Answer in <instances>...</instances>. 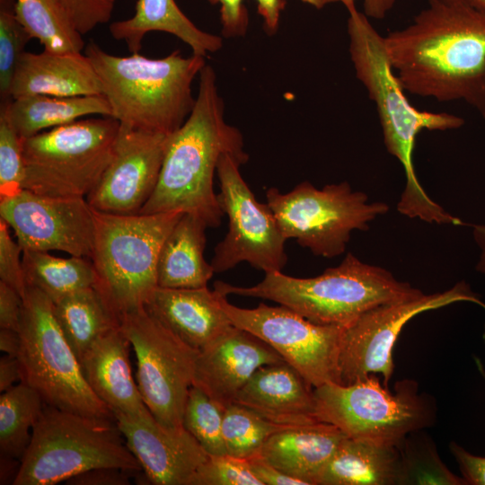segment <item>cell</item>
<instances>
[{
  "instance_id": "obj_1",
  "label": "cell",
  "mask_w": 485,
  "mask_h": 485,
  "mask_svg": "<svg viewBox=\"0 0 485 485\" xmlns=\"http://www.w3.org/2000/svg\"><path fill=\"white\" fill-rule=\"evenodd\" d=\"M384 42L404 90L440 101L461 100L485 117V13L428 0Z\"/></svg>"
},
{
  "instance_id": "obj_2",
  "label": "cell",
  "mask_w": 485,
  "mask_h": 485,
  "mask_svg": "<svg viewBox=\"0 0 485 485\" xmlns=\"http://www.w3.org/2000/svg\"><path fill=\"white\" fill-rule=\"evenodd\" d=\"M214 68L199 73L198 93L183 125L167 138L156 186L140 214L180 211L216 228L225 215L214 190V176L225 154L248 161L240 130L224 117Z\"/></svg>"
},
{
  "instance_id": "obj_3",
  "label": "cell",
  "mask_w": 485,
  "mask_h": 485,
  "mask_svg": "<svg viewBox=\"0 0 485 485\" xmlns=\"http://www.w3.org/2000/svg\"><path fill=\"white\" fill-rule=\"evenodd\" d=\"M349 54L356 76L375 103L386 150L398 159L406 186L397 204L398 211L428 223L459 225L461 219L433 201L420 185L413 166L416 138L421 130H450L464 124L462 117L446 112L419 110L409 101L392 68L384 37L356 4L347 8Z\"/></svg>"
},
{
  "instance_id": "obj_4",
  "label": "cell",
  "mask_w": 485,
  "mask_h": 485,
  "mask_svg": "<svg viewBox=\"0 0 485 485\" xmlns=\"http://www.w3.org/2000/svg\"><path fill=\"white\" fill-rule=\"evenodd\" d=\"M84 54L121 126L171 136L190 116L196 101L192 84L206 65L204 57H184L178 50L162 58L119 57L94 42Z\"/></svg>"
},
{
  "instance_id": "obj_5",
  "label": "cell",
  "mask_w": 485,
  "mask_h": 485,
  "mask_svg": "<svg viewBox=\"0 0 485 485\" xmlns=\"http://www.w3.org/2000/svg\"><path fill=\"white\" fill-rule=\"evenodd\" d=\"M215 290L227 296L259 297L277 302L318 324L348 326L376 306L398 303L424 295L407 282L378 266L362 262L348 253L340 264L313 278H300L281 271L265 273L252 287H237L223 281Z\"/></svg>"
},
{
  "instance_id": "obj_6",
  "label": "cell",
  "mask_w": 485,
  "mask_h": 485,
  "mask_svg": "<svg viewBox=\"0 0 485 485\" xmlns=\"http://www.w3.org/2000/svg\"><path fill=\"white\" fill-rule=\"evenodd\" d=\"M123 438L115 419L45 404L13 485H54L102 467L140 472Z\"/></svg>"
},
{
  "instance_id": "obj_7",
  "label": "cell",
  "mask_w": 485,
  "mask_h": 485,
  "mask_svg": "<svg viewBox=\"0 0 485 485\" xmlns=\"http://www.w3.org/2000/svg\"><path fill=\"white\" fill-rule=\"evenodd\" d=\"M112 214L94 210L95 237L91 260L96 287L119 318L145 305L157 287V264L169 233L183 216Z\"/></svg>"
},
{
  "instance_id": "obj_8",
  "label": "cell",
  "mask_w": 485,
  "mask_h": 485,
  "mask_svg": "<svg viewBox=\"0 0 485 485\" xmlns=\"http://www.w3.org/2000/svg\"><path fill=\"white\" fill-rule=\"evenodd\" d=\"M314 415L348 437L398 445L408 434L436 419L435 399L420 392L415 380L396 382L393 392L376 374L348 385L327 383L313 388Z\"/></svg>"
},
{
  "instance_id": "obj_9",
  "label": "cell",
  "mask_w": 485,
  "mask_h": 485,
  "mask_svg": "<svg viewBox=\"0 0 485 485\" xmlns=\"http://www.w3.org/2000/svg\"><path fill=\"white\" fill-rule=\"evenodd\" d=\"M120 124L101 116L22 139L23 189L64 198H86L114 154Z\"/></svg>"
},
{
  "instance_id": "obj_10",
  "label": "cell",
  "mask_w": 485,
  "mask_h": 485,
  "mask_svg": "<svg viewBox=\"0 0 485 485\" xmlns=\"http://www.w3.org/2000/svg\"><path fill=\"white\" fill-rule=\"evenodd\" d=\"M19 333L22 382L36 390L46 405L115 419L86 382L80 361L57 324L53 302L33 287H27L23 297Z\"/></svg>"
},
{
  "instance_id": "obj_11",
  "label": "cell",
  "mask_w": 485,
  "mask_h": 485,
  "mask_svg": "<svg viewBox=\"0 0 485 485\" xmlns=\"http://www.w3.org/2000/svg\"><path fill=\"white\" fill-rule=\"evenodd\" d=\"M266 198L287 240L295 239L314 255L329 259L345 251L353 231L367 230L389 210L384 202H369L366 193L353 190L347 181L322 190L304 181L287 193L270 188Z\"/></svg>"
},
{
  "instance_id": "obj_12",
  "label": "cell",
  "mask_w": 485,
  "mask_h": 485,
  "mask_svg": "<svg viewBox=\"0 0 485 485\" xmlns=\"http://www.w3.org/2000/svg\"><path fill=\"white\" fill-rule=\"evenodd\" d=\"M120 326L136 354V382L145 404L162 425L183 427L198 350L162 325L144 306L123 313Z\"/></svg>"
},
{
  "instance_id": "obj_13",
  "label": "cell",
  "mask_w": 485,
  "mask_h": 485,
  "mask_svg": "<svg viewBox=\"0 0 485 485\" xmlns=\"http://www.w3.org/2000/svg\"><path fill=\"white\" fill-rule=\"evenodd\" d=\"M247 160L225 154L217 165L218 201L228 217V232L215 248V273L246 261L265 273L282 271L287 261V239L269 205L259 202L240 173Z\"/></svg>"
},
{
  "instance_id": "obj_14",
  "label": "cell",
  "mask_w": 485,
  "mask_h": 485,
  "mask_svg": "<svg viewBox=\"0 0 485 485\" xmlns=\"http://www.w3.org/2000/svg\"><path fill=\"white\" fill-rule=\"evenodd\" d=\"M217 294L233 325L270 346L313 388L327 383L340 384L339 358L344 326L313 322L281 304L260 303L255 308H241Z\"/></svg>"
},
{
  "instance_id": "obj_15",
  "label": "cell",
  "mask_w": 485,
  "mask_h": 485,
  "mask_svg": "<svg viewBox=\"0 0 485 485\" xmlns=\"http://www.w3.org/2000/svg\"><path fill=\"white\" fill-rule=\"evenodd\" d=\"M457 302H470L485 310V303L470 286L460 281L431 295L382 304L345 327L339 358L340 384L348 385L370 374H381L388 387L394 371L392 352L404 325L414 316Z\"/></svg>"
},
{
  "instance_id": "obj_16",
  "label": "cell",
  "mask_w": 485,
  "mask_h": 485,
  "mask_svg": "<svg viewBox=\"0 0 485 485\" xmlns=\"http://www.w3.org/2000/svg\"><path fill=\"white\" fill-rule=\"evenodd\" d=\"M0 218L14 231L22 251L93 254L95 216L86 198L51 197L23 189L0 198Z\"/></svg>"
},
{
  "instance_id": "obj_17",
  "label": "cell",
  "mask_w": 485,
  "mask_h": 485,
  "mask_svg": "<svg viewBox=\"0 0 485 485\" xmlns=\"http://www.w3.org/2000/svg\"><path fill=\"white\" fill-rule=\"evenodd\" d=\"M169 136L120 125L113 157L86 197L97 211L137 214L151 197Z\"/></svg>"
},
{
  "instance_id": "obj_18",
  "label": "cell",
  "mask_w": 485,
  "mask_h": 485,
  "mask_svg": "<svg viewBox=\"0 0 485 485\" xmlns=\"http://www.w3.org/2000/svg\"><path fill=\"white\" fill-rule=\"evenodd\" d=\"M114 417L128 447L152 484L188 485L208 457L184 427L169 428L154 417L136 419L119 413Z\"/></svg>"
},
{
  "instance_id": "obj_19",
  "label": "cell",
  "mask_w": 485,
  "mask_h": 485,
  "mask_svg": "<svg viewBox=\"0 0 485 485\" xmlns=\"http://www.w3.org/2000/svg\"><path fill=\"white\" fill-rule=\"evenodd\" d=\"M281 362L270 346L233 325L198 351L193 386L225 410L260 367Z\"/></svg>"
},
{
  "instance_id": "obj_20",
  "label": "cell",
  "mask_w": 485,
  "mask_h": 485,
  "mask_svg": "<svg viewBox=\"0 0 485 485\" xmlns=\"http://www.w3.org/2000/svg\"><path fill=\"white\" fill-rule=\"evenodd\" d=\"M144 308L184 343L198 351L233 326L219 303L217 292L207 287H157Z\"/></svg>"
},
{
  "instance_id": "obj_21",
  "label": "cell",
  "mask_w": 485,
  "mask_h": 485,
  "mask_svg": "<svg viewBox=\"0 0 485 485\" xmlns=\"http://www.w3.org/2000/svg\"><path fill=\"white\" fill-rule=\"evenodd\" d=\"M130 342L121 326L97 340L79 358L84 376L93 392L113 414L150 419L133 378L128 352Z\"/></svg>"
},
{
  "instance_id": "obj_22",
  "label": "cell",
  "mask_w": 485,
  "mask_h": 485,
  "mask_svg": "<svg viewBox=\"0 0 485 485\" xmlns=\"http://www.w3.org/2000/svg\"><path fill=\"white\" fill-rule=\"evenodd\" d=\"M278 424L297 427L315 422L313 386L290 365L260 367L234 401Z\"/></svg>"
},
{
  "instance_id": "obj_23",
  "label": "cell",
  "mask_w": 485,
  "mask_h": 485,
  "mask_svg": "<svg viewBox=\"0 0 485 485\" xmlns=\"http://www.w3.org/2000/svg\"><path fill=\"white\" fill-rule=\"evenodd\" d=\"M44 94L73 97L102 94L98 75L83 52L25 51L10 88L11 99Z\"/></svg>"
},
{
  "instance_id": "obj_24",
  "label": "cell",
  "mask_w": 485,
  "mask_h": 485,
  "mask_svg": "<svg viewBox=\"0 0 485 485\" xmlns=\"http://www.w3.org/2000/svg\"><path fill=\"white\" fill-rule=\"evenodd\" d=\"M346 436L325 422L292 427L272 435L258 455L305 485H318L323 469Z\"/></svg>"
},
{
  "instance_id": "obj_25",
  "label": "cell",
  "mask_w": 485,
  "mask_h": 485,
  "mask_svg": "<svg viewBox=\"0 0 485 485\" xmlns=\"http://www.w3.org/2000/svg\"><path fill=\"white\" fill-rule=\"evenodd\" d=\"M151 31L174 35L188 44L192 54L206 57L222 48V39L197 27L174 0H138L135 14L110 25V35L123 41L132 53H139L142 40Z\"/></svg>"
},
{
  "instance_id": "obj_26",
  "label": "cell",
  "mask_w": 485,
  "mask_h": 485,
  "mask_svg": "<svg viewBox=\"0 0 485 485\" xmlns=\"http://www.w3.org/2000/svg\"><path fill=\"white\" fill-rule=\"evenodd\" d=\"M207 225L198 217L183 214L167 235L157 264V287L200 288L215 271L204 258Z\"/></svg>"
},
{
  "instance_id": "obj_27",
  "label": "cell",
  "mask_w": 485,
  "mask_h": 485,
  "mask_svg": "<svg viewBox=\"0 0 485 485\" xmlns=\"http://www.w3.org/2000/svg\"><path fill=\"white\" fill-rule=\"evenodd\" d=\"M397 445L346 436L323 469L318 485H398Z\"/></svg>"
},
{
  "instance_id": "obj_28",
  "label": "cell",
  "mask_w": 485,
  "mask_h": 485,
  "mask_svg": "<svg viewBox=\"0 0 485 485\" xmlns=\"http://www.w3.org/2000/svg\"><path fill=\"white\" fill-rule=\"evenodd\" d=\"M22 139L46 128H55L89 115L111 117L103 94L57 97L44 94L22 96L1 106V113Z\"/></svg>"
},
{
  "instance_id": "obj_29",
  "label": "cell",
  "mask_w": 485,
  "mask_h": 485,
  "mask_svg": "<svg viewBox=\"0 0 485 485\" xmlns=\"http://www.w3.org/2000/svg\"><path fill=\"white\" fill-rule=\"evenodd\" d=\"M53 312L78 359L101 337L120 326V318L96 286L53 303Z\"/></svg>"
},
{
  "instance_id": "obj_30",
  "label": "cell",
  "mask_w": 485,
  "mask_h": 485,
  "mask_svg": "<svg viewBox=\"0 0 485 485\" xmlns=\"http://www.w3.org/2000/svg\"><path fill=\"white\" fill-rule=\"evenodd\" d=\"M22 264L27 287L40 290L53 303L97 284L93 264L85 257L58 258L48 251L24 250Z\"/></svg>"
},
{
  "instance_id": "obj_31",
  "label": "cell",
  "mask_w": 485,
  "mask_h": 485,
  "mask_svg": "<svg viewBox=\"0 0 485 485\" xmlns=\"http://www.w3.org/2000/svg\"><path fill=\"white\" fill-rule=\"evenodd\" d=\"M16 19L44 50L79 53L85 48L83 35L75 29L60 0H14Z\"/></svg>"
},
{
  "instance_id": "obj_32",
  "label": "cell",
  "mask_w": 485,
  "mask_h": 485,
  "mask_svg": "<svg viewBox=\"0 0 485 485\" xmlns=\"http://www.w3.org/2000/svg\"><path fill=\"white\" fill-rule=\"evenodd\" d=\"M45 403L36 390L20 382L0 396V453L21 461Z\"/></svg>"
},
{
  "instance_id": "obj_33",
  "label": "cell",
  "mask_w": 485,
  "mask_h": 485,
  "mask_svg": "<svg viewBox=\"0 0 485 485\" xmlns=\"http://www.w3.org/2000/svg\"><path fill=\"white\" fill-rule=\"evenodd\" d=\"M397 445L398 485H467L442 461L434 440L424 429L408 434Z\"/></svg>"
},
{
  "instance_id": "obj_34",
  "label": "cell",
  "mask_w": 485,
  "mask_h": 485,
  "mask_svg": "<svg viewBox=\"0 0 485 485\" xmlns=\"http://www.w3.org/2000/svg\"><path fill=\"white\" fill-rule=\"evenodd\" d=\"M289 426L270 421L253 410L232 403L224 410L223 439L226 454L242 459L257 455L266 441Z\"/></svg>"
},
{
  "instance_id": "obj_35",
  "label": "cell",
  "mask_w": 485,
  "mask_h": 485,
  "mask_svg": "<svg viewBox=\"0 0 485 485\" xmlns=\"http://www.w3.org/2000/svg\"><path fill=\"white\" fill-rule=\"evenodd\" d=\"M224 409L202 390L192 386L189 392L182 425L208 455L225 454L223 439Z\"/></svg>"
},
{
  "instance_id": "obj_36",
  "label": "cell",
  "mask_w": 485,
  "mask_h": 485,
  "mask_svg": "<svg viewBox=\"0 0 485 485\" xmlns=\"http://www.w3.org/2000/svg\"><path fill=\"white\" fill-rule=\"evenodd\" d=\"M29 33L18 22L14 0H0V95L2 105L8 103L10 88L17 65L29 40Z\"/></svg>"
},
{
  "instance_id": "obj_37",
  "label": "cell",
  "mask_w": 485,
  "mask_h": 485,
  "mask_svg": "<svg viewBox=\"0 0 485 485\" xmlns=\"http://www.w3.org/2000/svg\"><path fill=\"white\" fill-rule=\"evenodd\" d=\"M188 485H262L251 472L247 459L228 454L208 455Z\"/></svg>"
},
{
  "instance_id": "obj_38",
  "label": "cell",
  "mask_w": 485,
  "mask_h": 485,
  "mask_svg": "<svg viewBox=\"0 0 485 485\" xmlns=\"http://www.w3.org/2000/svg\"><path fill=\"white\" fill-rule=\"evenodd\" d=\"M22 139L0 115V198L23 190Z\"/></svg>"
},
{
  "instance_id": "obj_39",
  "label": "cell",
  "mask_w": 485,
  "mask_h": 485,
  "mask_svg": "<svg viewBox=\"0 0 485 485\" xmlns=\"http://www.w3.org/2000/svg\"><path fill=\"white\" fill-rule=\"evenodd\" d=\"M22 251L19 242L11 237L9 225L0 218V281L15 289L23 298L27 284Z\"/></svg>"
},
{
  "instance_id": "obj_40",
  "label": "cell",
  "mask_w": 485,
  "mask_h": 485,
  "mask_svg": "<svg viewBox=\"0 0 485 485\" xmlns=\"http://www.w3.org/2000/svg\"><path fill=\"white\" fill-rule=\"evenodd\" d=\"M73 24L85 35L100 24L108 22L112 15L115 0H60Z\"/></svg>"
},
{
  "instance_id": "obj_41",
  "label": "cell",
  "mask_w": 485,
  "mask_h": 485,
  "mask_svg": "<svg viewBox=\"0 0 485 485\" xmlns=\"http://www.w3.org/2000/svg\"><path fill=\"white\" fill-rule=\"evenodd\" d=\"M475 362L480 373L485 379V369L481 361L475 357ZM449 449L466 484L485 485V456L472 454L454 441L450 442Z\"/></svg>"
},
{
  "instance_id": "obj_42",
  "label": "cell",
  "mask_w": 485,
  "mask_h": 485,
  "mask_svg": "<svg viewBox=\"0 0 485 485\" xmlns=\"http://www.w3.org/2000/svg\"><path fill=\"white\" fill-rule=\"evenodd\" d=\"M23 298L13 287L0 281V328L19 331Z\"/></svg>"
},
{
  "instance_id": "obj_43",
  "label": "cell",
  "mask_w": 485,
  "mask_h": 485,
  "mask_svg": "<svg viewBox=\"0 0 485 485\" xmlns=\"http://www.w3.org/2000/svg\"><path fill=\"white\" fill-rule=\"evenodd\" d=\"M130 472L110 467L95 468L66 481L72 485H128Z\"/></svg>"
},
{
  "instance_id": "obj_44",
  "label": "cell",
  "mask_w": 485,
  "mask_h": 485,
  "mask_svg": "<svg viewBox=\"0 0 485 485\" xmlns=\"http://www.w3.org/2000/svg\"><path fill=\"white\" fill-rule=\"evenodd\" d=\"M221 4V21L224 34L238 36L245 32L248 23L242 0H218Z\"/></svg>"
},
{
  "instance_id": "obj_45",
  "label": "cell",
  "mask_w": 485,
  "mask_h": 485,
  "mask_svg": "<svg viewBox=\"0 0 485 485\" xmlns=\"http://www.w3.org/2000/svg\"><path fill=\"white\" fill-rule=\"evenodd\" d=\"M247 461L262 485H305L304 481L286 474L258 454Z\"/></svg>"
},
{
  "instance_id": "obj_46",
  "label": "cell",
  "mask_w": 485,
  "mask_h": 485,
  "mask_svg": "<svg viewBox=\"0 0 485 485\" xmlns=\"http://www.w3.org/2000/svg\"><path fill=\"white\" fill-rule=\"evenodd\" d=\"M22 373L19 358L4 354L0 358V391L10 389L17 382H22Z\"/></svg>"
},
{
  "instance_id": "obj_47",
  "label": "cell",
  "mask_w": 485,
  "mask_h": 485,
  "mask_svg": "<svg viewBox=\"0 0 485 485\" xmlns=\"http://www.w3.org/2000/svg\"><path fill=\"white\" fill-rule=\"evenodd\" d=\"M258 10L263 17L266 27L269 31H275L279 22L280 11L282 8L281 0H256Z\"/></svg>"
},
{
  "instance_id": "obj_48",
  "label": "cell",
  "mask_w": 485,
  "mask_h": 485,
  "mask_svg": "<svg viewBox=\"0 0 485 485\" xmlns=\"http://www.w3.org/2000/svg\"><path fill=\"white\" fill-rule=\"evenodd\" d=\"M21 346L19 331L0 328V349L6 355L17 357Z\"/></svg>"
},
{
  "instance_id": "obj_49",
  "label": "cell",
  "mask_w": 485,
  "mask_h": 485,
  "mask_svg": "<svg viewBox=\"0 0 485 485\" xmlns=\"http://www.w3.org/2000/svg\"><path fill=\"white\" fill-rule=\"evenodd\" d=\"M394 3L395 0H363L365 14L368 18L384 19Z\"/></svg>"
},
{
  "instance_id": "obj_50",
  "label": "cell",
  "mask_w": 485,
  "mask_h": 485,
  "mask_svg": "<svg viewBox=\"0 0 485 485\" xmlns=\"http://www.w3.org/2000/svg\"><path fill=\"white\" fill-rule=\"evenodd\" d=\"M472 235L481 252L476 264V270L485 274V224L473 225Z\"/></svg>"
},
{
  "instance_id": "obj_51",
  "label": "cell",
  "mask_w": 485,
  "mask_h": 485,
  "mask_svg": "<svg viewBox=\"0 0 485 485\" xmlns=\"http://www.w3.org/2000/svg\"><path fill=\"white\" fill-rule=\"evenodd\" d=\"M21 461L1 455V484H6L11 474H16L20 468Z\"/></svg>"
},
{
  "instance_id": "obj_52",
  "label": "cell",
  "mask_w": 485,
  "mask_h": 485,
  "mask_svg": "<svg viewBox=\"0 0 485 485\" xmlns=\"http://www.w3.org/2000/svg\"><path fill=\"white\" fill-rule=\"evenodd\" d=\"M301 1L317 9H321L329 4L336 3V2L342 3L346 6V8H348L352 5H355V2H356V0H301Z\"/></svg>"
},
{
  "instance_id": "obj_53",
  "label": "cell",
  "mask_w": 485,
  "mask_h": 485,
  "mask_svg": "<svg viewBox=\"0 0 485 485\" xmlns=\"http://www.w3.org/2000/svg\"><path fill=\"white\" fill-rule=\"evenodd\" d=\"M444 2L455 3L469 6L481 13H485V0H440Z\"/></svg>"
}]
</instances>
